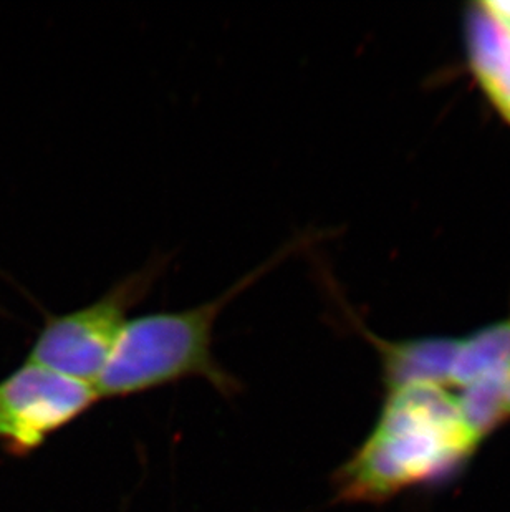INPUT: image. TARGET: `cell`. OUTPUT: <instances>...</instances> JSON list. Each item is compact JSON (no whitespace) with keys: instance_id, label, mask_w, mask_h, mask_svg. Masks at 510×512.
<instances>
[{"instance_id":"obj_2","label":"cell","mask_w":510,"mask_h":512,"mask_svg":"<svg viewBox=\"0 0 510 512\" xmlns=\"http://www.w3.org/2000/svg\"><path fill=\"white\" fill-rule=\"evenodd\" d=\"M313 239L304 234L285 242L259 266L203 304L131 317L93 385L98 400L133 397L188 378H201L224 397L236 395L241 383L214 355L217 320L247 289L297 252L308 249Z\"/></svg>"},{"instance_id":"obj_4","label":"cell","mask_w":510,"mask_h":512,"mask_svg":"<svg viewBox=\"0 0 510 512\" xmlns=\"http://www.w3.org/2000/svg\"><path fill=\"white\" fill-rule=\"evenodd\" d=\"M97 401L92 385L25 362L0 382V445L29 455Z\"/></svg>"},{"instance_id":"obj_1","label":"cell","mask_w":510,"mask_h":512,"mask_svg":"<svg viewBox=\"0 0 510 512\" xmlns=\"http://www.w3.org/2000/svg\"><path fill=\"white\" fill-rule=\"evenodd\" d=\"M482 441L451 388H391L370 435L335 474L337 499L381 504L408 489L449 478Z\"/></svg>"},{"instance_id":"obj_5","label":"cell","mask_w":510,"mask_h":512,"mask_svg":"<svg viewBox=\"0 0 510 512\" xmlns=\"http://www.w3.org/2000/svg\"><path fill=\"white\" fill-rule=\"evenodd\" d=\"M355 329L373 345L380 357L386 390L406 385H439L451 388L456 337H418L408 340H386L373 334L355 319Z\"/></svg>"},{"instance_id":"obj_9","label":"cell","mask_w":510,"mask_h":512,"mask_svg":"<svg viewBox=\"0 0 510 512\" xmlns=\"http://www.w3.org/2000/svg\"><path fill=\"white\" fill-rule=\"evenodd\" d=\"M504 403H506L507 418L510 420V380L507 382L506 390H504Z\"/></svg>"},{"instance_id":"obj_7","label":"cell","mask_w":510,"mask_h":512,"mask_svg":"<svg viewBox=\"0 0 510 512\" xmlns=\"http://www.w3.org/2000/svg\"><path fill=\"white\" fill-rule=\"evenodd\" d=\"M510 380V315L458 339L451 387Z\"/></svg>"},{"instance_id":"obj_6","label":"cell","mask_w":510,"mask_h":512,"mask_svg":"<svg viewBox=\"0 0 510 512\" xmlns=\"http://www.w3.org/2000/svg\"><path fill=\"white\" fill-rule=\"evenodd\" d=\"M466 49L477 85L510 125V34L479 2L467 10Z\"/></svg>"},{"instance_id":"obj_3","label":"cell","mask_w":510,"mask_h":512,"mask_svg":"<svg viewBox=\"0 0 510 512\" xmlns=\"http://www.w3.org/2000/svg\"><path fill=\"white\" fill-rule=\"evenodd\" d=\"M169 262L168 254L151 257L145 266L118 279L90 304L49 317L25 362L93 387L131 312L148 299Z\"/></svg>"},{"instance_id":"obj_8","label":"cell","mask_w":510,"mask_h":512,"mask_svg":"<svg viewBox=\"0 0 510 512\" xmlns=\"http://www.w3.org/2000/svg\"><path fill=\"white\" fill-rule=\"evenodd\" d=\"M479 5L510 34V0H489Z\"/></svg>"}]
</instances>
